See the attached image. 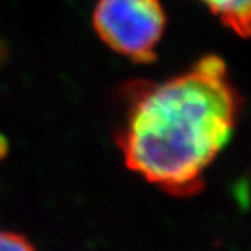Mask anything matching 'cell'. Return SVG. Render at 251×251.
<instances>
[{"mask_svg":"<svg viewBox=\"0 0 251 251\" xmlns=\"http://www.w3.org/2000/svg\"><path fill=\"white\" fill-rule=\"evenodd\" d=\"M124 100L118 146L127 168L168 194L199 192L241 112L226 62L209 55L171 79L132 82Z\"/></svg>","mask_w":251,"mask_h":251,"instance_id":"1","label":"cell"},{"mask_svg":"<svg viewBox=\"0 0 251 251\" xmlns=\"http://www.w3.org/2000/svg\"><path fill=\"white\" fill-rule=\"evenodd\" d=\"M94 30L114 51L139 64L156 59L167 17L159 0H97Z\"/></svg>","mask_w":251,"mask_h":251,"instance_id":"2","label":"cell"},{"mask_svg":"<svg viewBox=\"0 0 251 251\" xmlns=\"http://www.w3.org/2000/svg\"><path fill=\"white\" fill-rule=\"evenodd\" d=\"M207 9L231 29L236 35L247 38L250 33L251 0H200Z\"/></svg>","mask_w":251,"mask_h":251,"instance_id":"3","label":"cell"},{"mask_svg":"<svg viewBox=\"0 0 251 251\" xmlns=\"http://www.w3.org/2000/svg\"><path fill=\"white\" fill-rule=\"evenodd\" d=\"M0 251H35V248L19 233L0 230Z\"/></svg>","mask_w":251,"mask_h":251,"instance_id":"4","label":"cell"},{"mask_svg":"<svg viewBox=\"0 0 251 251\" xmlns=\"http://www.w3.org/2000/svg\"><path fill=\"white\" fill-rule=\"evenodd\" d=\"M8 151V144H6V141L3 136H0V159H2Z\"/></svg>","mask_w":251,"mask_h":251,"instance_id":"5","label":"cell"}]
</instances>
